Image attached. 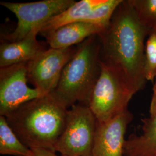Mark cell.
I'll return each mask as SVG.
<instances>
[{"label":"cell","mask_w":156,"mask_h":156,"mask_svg":"<svg viewBox=\"0 0 156 156\" xmlns=\"http://www.w3.org/2000/svg\"><path fill=\"white\" fill-rule=\"evenodd\" d=\"M27 63L0 68V116H5L28 101L44 96L28 87Z\"/></svg>","instance_id":"9c48e42d"},{"label":"cell","mask_w":156,"mask_h":156,"mask_svg":"<svg viewBox=\"0 0 156 156\" xmlns=\"http://www.w3.org/2000/svg\"><path fill=\"white\" fill-rule=\"evenodd\" d=\"M149 111H150V115H153L156 112V83L153 87V95L151 100Z\"/></svg>","instance_id":"ac0fdd59"},{"label":"cell","mask_w":156,"mask_h":156,"mask_svg":"<svg viewBox=\"0 0 156 156\" xmlns=\"http://www.w3.org/2000/svg\"><path fill=\"white\" fill-rule=\"evenodd\" d=\"M140 22L146 27L156 29V0H129Z\"/></svg>","instance_id":"9a60e30c"},{"label":"cell","mask_w":156,"mask_h":156,"mask_svg":"<svg viewBox=\"0 0 156 156\" xmlns=\"http://www.w3.org/2000/svg\"><path fill=\"white\" fill-rule=\"evenodd\" d=\"M142 121V133L126 140L124 156H156V112Z\"/></svg>","instance_id":"4fadbf2b"},{"label":"cell","mask_w":156,"mask_h":156,"mask_svg":"<svg viewBox=\"0 0 156 156\" xmlns=\"http://www.w3.org/2000/svg\"><path fill=\"white\" fill-rule=\"evenodd\" d=\"M123 0H82L75 1L66 11L52 17L42 27L45 33L72 23H87L106 29Z\"/></svg>","instance_id":"52a82bcc"},{"label":"cell","mask_w":156,"mask_h":156,"mask_svg":"<svg viewBox=\"0 0 156 156\" xmlns=\"http://www.w3.org/2000/svg\"><path fill=\"white\" fill-rule=\"evenodd\" d=\"M100 52L98 35L91 36L78 45L56 89L49 94L67 109L77 102L88 106L100 74Z\"/></svg>","instance_id":"3957f363"},{"label":"cell","mask_w":156,"mask_h":156,"mask_svg":"<svg viewBox=\"0 0 156 156\" xmlns=\"http://www.w3.org/2000/svg\"><path fill=\"white\" fill-rule=\"evenodd\" d=\"M76 48L46 49L28 62V82L44 95L55 89L67 63L73 56Z\"/></svg>","instance_id":"ba28073f"},{"label":"cell","mask_w":156,"mask_h":156,"mask_svg":"<svg viewBox=\"0 0 156 156\" xmlns=\"http://www.w3.org/2000/svg\"><path fill=\"white\" fill-rule=\"evenodd\" d=\"M39 30H35L23 39L3 41L0 45V68L27 63L46 50L37 37Z\"/></svg>","instance_id":"7c38bea8"},{"label":"cell","mask_w":156,"mask_h":156,"mask_svg":"<svg viewBox=\"0 0 156 156\" xmlns=\"http://www.w3.org/2000/svg\"><path fill=\"white\" fill-rule=\"evenodd\" d=\"M0 154L13 156H35L33 151L18 138L4 116H0Z\"/></svg>","instance_id":"5bb4252c"},{"label":"cell","mask_w":156,"mask_h":156,"mask_svg":"<svg viewBox=\"0 0 156 156\" xmlns=\"http://www.w3.org/2000/svg\"><path fill=\"white\" fill-rule=\"evenodd\" d=\"M75 2L74 0H42L30 2H1V5L15 14L16 27L5 35V41L23 39L35 30H41L52 17L66 11Z\"/></svg>","instance_id":"8992f818"},{"label":"cell","mask_w":156,"mask_h":156,"mask_svg":"<svg viewBox=\"0 0 156 156\" xmlns=\"http://www.w3.org/2000/svg\"><path fill=\"white\" fill-rule=\"evenodd\" d=\"M133 119L127 109L108 122H97L90 156H124L125 134Z\"/></svg>","instance_id":"30bf717a"},{"label":"cell","mask_w":156,"mask_h":156,"mask_svg":"<svg viewBox=\"0 0 156 156\" xmlns=\"http://www.w3.org/2000/svg\"><path fill=\"white\" fill-rule=\"evenodd\" d=\"M97 120L89 106L76 104L68 109L64 128L55 151L61 156H90Z\"/></svg>","instance_id":"5b68a950"},{"label":"cell","mask_w":156,"mask_h":156,"mask_svg":"<svg viewBox=\"0 0 156 156\" xmlns=\"http://www.w3.org/2000/svg\"></svg>","instance_id":"d6986e66"},{"label":"cell","mask_w":156,"mask_h":156,"mask_svg":"<svg viewBox=\"0 0 156 156\" xmlns=\"http://www.w3.org/2000/svg\"><path fill=\"white\" fill-rule=\"evenodd\" d=\"M145 75L147 81L156 78V29L151 30L145 43Z\"/></svg>","instance_id":"2e32d148"},{"label":"cell","mask_w":156,"mask_h":156,"mask_svg":"<svg viewBox=\"0 0 156 156\" xmlns=\"http://www.w3.org/2000/svg\"><path fill=\"white\" fill-rule=\"evenodd\" d=\"M135 94L116 73L101 62L100 74L88 106L98 122H106L127 111Z\"/></svg>","instance_id":"277c9868"},{"label":"cell","mask_w":156,"mask_h":156,"mask_svg":"<svg viewBox=\"0 0 156 156\" xmlns=\"http://www.w3.org/2000/svg\"><path fill=\"white\" fill-rule=\"evenodd\" d=\"M35 156H57L56 151L44 149H36L33 150Z\"/></svg>","instance_id":"e0dca14e"},{"label":"cell","mask_w":156,"mask_h":156,"mask_svg":"<svg viewBox=\"0 0 156 156\" xmlns=\"http://www.w3.org/2000/svg\"><path fill=\"white\" fill-rule=\"evenodd\" d=\"M151 30L140 22L129 0H123L108 27L98 35L101 62L117 73L135 93L144 88L145 40Z\"/></svg>","instance_id":"6da1fadb"},{"label":"cell","mask_w":156,"mask_h":156,"mask_svg":"<svg viewBox=\"0 0 156 156\" xmlns=\"http://www.w3.org/2000/svg\"><path fill=\"white\" fill-rule=\"evenodd\" d=\"M105 30L100 26L87 23H72L42 34L52 49H66L79 45L91 36Z\"/></svg>","instance_id":"8fae6325"},{"label":"cell","mask_w":156,"mask_h":156,"mask_svg":"<svg viewBox=\"0 0 156 156\" xmlns=\"http://www.w3.org/2000/svg\"><path fill=\"white\" fill-rule=\"evenodd\" d=\"M68 109L48 94L28 101L5 117L18 138L30 149L55 151Z\"/></svg>","instance_id":"7a4b0ae2"}]
</instances>
